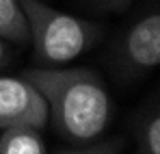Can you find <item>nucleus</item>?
I'll return each instance as SVG.
<instances>
[{
	"instance_id": "obj_2",
	"label": "nucleus",
	"mask_w": 160,
	"mask_h": 154,
	"mask_svg": "<svg viewBox=\"0 0 160 154\" xmlns=\"http://www.w3.org/2000/svg\"><path fill=\"white\" fill-rule=\"evenodd\" d=\"M28 22V46L39 67H61L82 56L95 44L100 26L58 11L43 0H20Z\"/></svg>"
},
{
	"instance_id": "obj_6",
	"label": "nucleus",
	"mask_w": 160,
	"mask_h": 154,
	"mask_svg": "<svg viewBox=\"0 0 160 154\" xmlns=\"http://www.w3.org/2000/svg\"><path fill=\"white\" fill-rule=\"evenodd\" d=\"M0 37L15 46H28V22L20 0H0Z\"/></svg>"
},
{
	"instance_id": "obj_8",
	"label": "nucleus",
	"mask_w": 160,
	"mask_h": 154,
	"mask_svg": "<svg viewBox=\"0 0 160 154\" xmlns=\"http://www.w3.org/2000/svg\"><path fill=\"white\" fill-rule=\"evenodd\" d=\"M121 148H123V143L119 139H108V141H102V143H95L91 148L76 150V152H69V154H119Z\"/></svg>"
},
{
	"instance_id": "obj_7",
	"label": "nucleus",
	"mask_w": 160,
	"mask_h": 154,
	"mask_svg": "<svg viewBox=\"0 0 160 154\" xmlns=\"http://www.w3.org/2000/svg\"><path fill=\"white\" fill-rule=\"evenodd\" d=\"M141 150L143 154H160V117L152 113L141 128Z\"/></svg>"
},
{
	"instance_id": "obj_5",
	"label": "nucleus",
	"mask_w": 160,
	"mask_h": 154,
	"mask_svg": "<svg viewBox=\"0 0 160 154\" xmlns=\"http://www.w3.org/2000/svg\"><path fill=\"white\" fill-rule=\"evenodd\" d=\"M0 154H48V148L39 128L13 126L0 135Z\"/></svg>"
},
{
	"instance_id": "obj_3",
	"label": "nucleus",
	"mask_w": 160,
	"mask_h": 154,
	"mask_svg": "<svg viewBox=\"0 0 160 154\" xmlns=\"http://www.w3.org/2000/svg\"><path fill=\"white\" fill-rule=\"evenodd\" d=\"M48 122V104L26 76H0V130L13 126L43 130Z\"/></svg>"
},
{
	"instance_id": "obj_10",
	"label": "nucleus",
	"mask_w": 160,
	"mask_h": 154,
	"mask_svg": "<svg viewBox=\"0 0 160 154\" xmlns=\"http://www.w3.org/2000/svg\"><path fill=\"white\" fill-rule=\"evenodd\" d=\"M7 59H9V41L0 37V70L7 65Z\"/></svg>"
},
{
	"instance_id": "obj_9",
	"label": "nucleus",
	"mask_w": 160,
	"mask_h": 154,
	"mask_svg": "<svg viewBox=\"0 0 160 154\" xmlns=\"http://www.w3.org/2000/svg\"><path fill=\"white\" fill-rule=\"evenodd\" d=\"M95 2H98V7L104 9V11H123L132 0H95Z\"/></svg>"
},
{
	"instance_id": "obj_1",
	"label": "nucleus",
	"mask_w": 160,
	"mask_h": 154,
	"mask_svg": "<svg viewBox=\"0 0 160 154\" xmlns=\"http://www.w3.org/2000/svg\"><path fill=\"white\" fill-rule=\"evenodd\" d=\"M24 76L41 91L54 130L74 143L95 141L110 124L112 100L104 80L87 67H30Z\"/></svg>"
},
{
	"instance_id": "obj_4",
	"label": "nucleus",
	"mask_w": 160,
	"mask_h": 154,
	"mask_svg": "<svg viewBox=\"0 0 160 154\" xmlns=\"http://www.w3.org/2000/svg\"><path fill=\"white\" fill-rule=\"evenodd\" d=\"M121 63L134 74L143 76L160 63V13H149L136 20L121 41Z\"/></svg>"
}]
</instances>
